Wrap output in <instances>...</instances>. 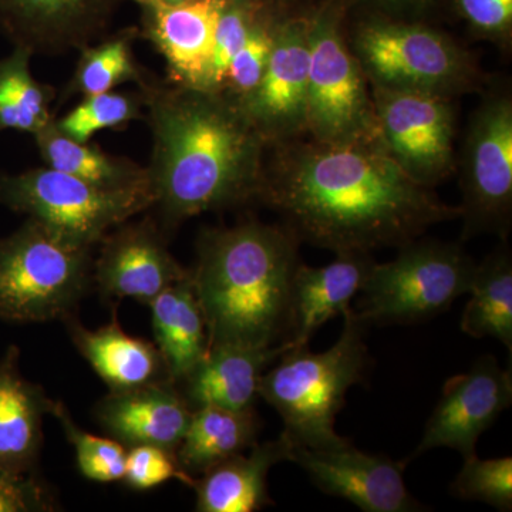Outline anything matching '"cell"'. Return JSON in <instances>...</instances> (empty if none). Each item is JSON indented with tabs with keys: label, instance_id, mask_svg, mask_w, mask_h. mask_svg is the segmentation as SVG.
<instances>
[{
	"label": "cell",
	"instance_id": "26",
	"mask_svg": "<svg viewBox=\"0 0 512 512\" xmlns=\"http://www.w3.org/2000/svg\"><path fill=\"white\" fill-rule=\"evenodd\" d=\"M259 429L254 407L247 410L198 407L192 410L190 424L175 454L188 474L202 476L222 461L254 446Z\"/></svg>",
	"mask_w": 512,
	"mask_h": 512
},
{
	"label": "cell",
	"instance_id": "6",
	"mask_svg": "<svg viewBox=\"0 0 512 512\" xmlns=\"http://www.w3.org/2000/svg\"><path fill=\"white\" fill-rule=\"evenodd\" d=\"M476 268L456 244L414 239L393 261L373 264L353 313L366 326L434 318L470 291Z\"/></svg>",
	"mask_w": 512,
	"mask_h": 512
},
{
	"label": "cell",
	"instance_id": "24",
	"mask_svg": "<svg viewBox=\"0 0 512 512\" xmlns=\"http://www.w3.org/2000/svg\"><path fill=\"white\" fill-rule=\"evenodd\" d=\"M157 349L171 382H183L208 353L207 326L191 272L150 303Z\"/></svg>",
	"mask_w": 512,
	"mask_h": 512
},
{
	"label": "cell",
	"instance_id": "12",
	"mask_svg": "<svg viewBox=\"0 0 512 512\" xmlns=\"http://www.w3.org/2000/svg\"><path fill=\"white\" fill-rule=\"evenodd\" d=\"M511 403V370H504L494 356L480 357L467 373L444 384L413 457L434 448H451L464 458L477 454L481 434Z\"/></svg>",
	"mask_w": 512,
	"mask_h": 512
},
{
	"label": "cell",
	"instance_id": "3",
	"mask_svg": "<svg viewBox=\"0 0 512 512\" xmlns=\"http://www.w3.org/2000/svg\"><path fill=\"white\" fill-rule=\"evenodd\" d=\"M298 245L285 225L259 221L202 232L197 264L190 272L208 349L272 348L289 339L292 281L301 264Z\"/></svg>",
	"mask_w": 512,
	"mask_h": 512
},
{
	"label": "cell",
	"instance_id": "33",
	"mask_svg": "<svg viewBox=\"0 0 512 512\" xmlns=\"http://www.w3.org/2000/svg\"><path fill=\"white\" fill-rule=\"evenodd\" d=\"M274 26L275 19L269 16L264 6L252 22L244 45L229 64L222 93L238 103L254 92L264 76L274 43Z\"/></svg>",
	"mask_w": 512,
	"mask_h": 512
},
{
	"label": "cell",
	"instance_id": "14",
	"mask_svg": "<svg viewBox=\"0 0 512 512\" xmlns=\"http://www.w3.org/2000/svg\"><path fill=\"white\" fill-rule=\"evenodd\" d=\"M308 86V20H275L264 76L239 106L268 144L278 143L306 130Z\"/></svg>",
	"mask_w": 512,
	"mask_h": 512
},
{
	"label": "cell",
	"instance_id": "37",
	"mask_svg": "<svg viewBox=\"0 0 512 512\" xmlns=\"http://www.w3.org/2000/svg\"><path fill=\"white\" fill-rule=\"evenodd\" d=\"M458 12L480 35L504 37L512 28V0H456Z\"/></svg>",
	"mask_w": 512,
	"mask_h": 512
},
{
	"label": "cell",
	"instance_id": "25",
	"mask_svg": "<svg viewBox=\"0 0 512 512\" xmlns=\"http://www.w3.org/2000/svg\"><path fill=\"white\" fill-rule=\"evenodd\" d=\"M33 138L46 167L63 171L104 190H151L147 167L130 158L113 156L90 141L79 143L64 136L57 130L55 119Z\"/></svg>",
	"mask_w": 512,
	"mask_h": 512
},
{
	"label": "cell",
	"instance_id": "30",
	"mask_svg": "<svg viewBox=\"0 0 512 512\" xmlns=\"http://www.w3.org/2000/svg\"><path fill=\"white\" fill-rule=\"evenodd\" d=\"M144 117V99L137 93L109 92L83 97L69 113L55 117V126L64 136L89 143L104 130H121Z\"/></svg>",
	"mask_w": 512,
	"mask_h": 512
},
{
	"label": "cell",
	"instance_id": "23",
	"mask_svg": "<svg viewBox=\"0 0 512 512\" xmlns=\"http://www.w3.org/2000/svg\"><path fill=\"white\" fill-rule=\"evenodd\" d=\"M67 325L76 348L113 392L173 383L160 350L146 340L127 335L119 323L97 330L84 329L72 319H67Z\"/></svg>",
	"mask_w": 512,
	"mask_h": 512
},
{
	"label": "cell",
	"instance_id": "31",
	"mask_svg": "<svg viewBox=\"0 0 512 512\" xmlns=\"http://www.w3.org/2000/svg\"><path fill=\"white\" fill-rule=\"evenodd\" d=\"M52 414L60 421L67 439L73 444L77 464L84 477L97 483L123 480L127 451L120 441L103 439L80 429L63 403L55 402Z\"/></svg>",
	"mask_w": 512,
	"mask_h": 512
},
{
	"label": "cell",
	"instance_id": "5",
	"mask_svg": "<svg viewBox=\"0 0 512 512\" xmlns=\"http://www.w3.org/2000/svg\"><path fill=\"white\" fill-rule=\"evenodd\" d=\"M90 251L33 218L0 238V318L23 323L69 316L89 281Z\"/></svg>",
	"mask_w": 512,
	"mask_h": 512
},
{
	"label": "cell",
	"instance_id": "7",
	"mask_svg": "<svg viewBox=\"0 0 512 512\" xmlns=\"http://www.w3.org/2000/svg\"><path fill=\"white\" fill-rule=\"evenodd\" d=\"M0 204L93 248L114 228L154 207L150 188L111 191L50 167L0 170Z\"/></svg>",
	"mask_w": 512,
	"mask_h": 512
},
{
	"label": "cell",
	"instance_id": "34",
	"mask_svg": "<svg viewBox=\"0 0 512 512\" xmlns=\"http://www.w3.org/2000/svg\"><path fill=\"white\" fill-rule=\"evenodd\" d=\"M262 8V0H225L215 30L211 92L224 90L229 64L244 45L249 28Z\"/></svg>",
	"mask_w": 512,
	"mask_h": 512
},
{
	"label": "cell",
	"instance_id": "28",
	"mask_svg": "<svg viewBox=\"0 0 512 512\" xmlns=\"http://www.w3.org/2000/svg\"><path fill=\"white\" fill-rule=\"evenodd\" d=\"M32 52L13 46L0 59V133L18 131L35 136L55 119L50 107L56 90L35 79L30 69Z\"/></svg>",
	"mask_w": 512,
	"mask_h": 512
},
{
	"label": "cell",
	"instance_id": "22",
	"mask_svg": "<svg viewBox=\"0 0 512 512\" xmlns=\"http://www.w3.org/2000/svg\"><path fill=\"white\" fill-rule=\"evenodd\" d=\"M53 400L23 379L19 350L10 346L0 360V466L30 473L42 447V421Z\"/></svg>",
	"mask_w": 512,
	"mask_h": 512
},
{
	"label": "cell",
	"instance_id": "9",
	"mask_svg": "<svg viewBox=\"0 0 512 512\" xmlns=\"http://www.w3.org/2000/svg\"><path fill=\"white\" fill-rule=\"evenodd\" d=\"M355 56L373 86L446 96L473 82V62L426 26L370 20L355 37Z\"/></svg>",
	"mask_w": 512,
	"mask_h": 512
},
{
	"label": "cell",
	"instance_id": "39",
	"mask_svg": "<svg viewBox=\"0 0 512 512\" xmlns=\"http://www.w3.org/2000/svg\"><path fill=\"white\" fill-rule=\"evenodd\" d=\"M138 6L143 5H164V6H175L181 5V3L190 2V0H133Z\"/></svg>",
	"mask_w": 512,
	"mask_h": 512
},
{
	"label": "cell",
	"instance_id": "38",
	"mask_svg": "<svg viewBox=\"0 0 512 512\" xmlns=\"http://www.w3.org/2000/svg\"><path fill=\"white\" fill-rule=\"evenodd\" d=\"M367 2L389 10H419L429 6L433 0H367Z\"/></svg>",
	"mask_w": 512,
	"mask_h": 512
},
{
	"label": "cell",
	"instance_id": "4",
	"mask_svg": "<svg viewBox=\"0 0 512 512\" xmlns=\"http://www.w3.org/2000/svg\"><path fill=\"white\" fill-rule=\"evenodd\" d=\"M342 316V335L332 348L320 353L309 345L286 349L259 382V397L282 417V433L295 446L333 450L352 444L336 433L335 421L350 387L365 377L369 350L365 323L352 308Z\"/></svg>",
	"mask_w": 512,
	"mask_h": 512
},
{
	"label": "cell",
	"instance_id": "29",
	"mask_svg": "<svg viewBox=\"0 0 512 512\" xmlns=\"http://www.w3.org/2000/svg\"><path fill=\"white\" fill-rule=\"evenodd\" d=\"M138 36L140 30L124 29L82 47L72 79L64 90V99L114 92L126 83L140 87L146 82L150 74L138 64L133 50Z\"/></svg>",
	"mask_w": 512,
	"mask_h": 512
},
{
	"label": "cell",
	"instance_id": "21",
	"mask_svg": "<svg viewBox=\"0 0 512 512\" xmlns=\"http://www.w3.org/2000/svg\"><path fill=\"white\" fill-rule=\"evenodd\" d=\"M292 443L284 433L276 440L254 444L251 453L235 454L195 480L197 511L254 512L274 505L268 474L275 464L291 461Z\"/></svg>",
	"mask_w": 512,
	"mask_h": 512
},
{
	"label": "cell",
	"instance_id": "8",
	"mask_svg": "<svg viewBox=\"0 0 512 512\" xmlns=\"http://www.w3.org/2000/svg\"><path fill=\"white\" fill-rule=\"evenodd\" d=\"M309 86L306 128L319 143L379 137L366 76L342 33V9L328 3L308 19Z\"/></svg>",
	"mask_w": 512,
	"mask_h": 512
},
{
	"label": "cell",
	"instance_id": "18",
	"mask_svg": "<svg viewBox=\"0 0 512 512\" xmlns=\"http://www.w3.org/2000/svg\"><path fill=\"white\" fill-rule=\"evenodd\" d=\"M96 414L101 426L121 444H151L175 451L190 424L192 409L168 382L113 392L101 400Z\"/></svg>",
	"mask_w": 512,
	"mask_h": 512
},
{
	"label": "cell",
	"instance_id": "27",
	"mask_svg": "<svg viewBox=\"0 0 512 512\" xmlns=\"http://www.w3.org/2000/svg\"><path fill=\"white\" fill-rule=\"evenodd\" d=\"M461 330L474 339L494 338L512 352V261L507 248L488 256L474 272Z\"/></svg>",
	"mask_w": 512,
	"mask_h": 512
},
{
	"label": "cell",
	"instance_id": "10",
	"mask_svg": "<svg viewBox=\"0 0 512 512\" xmlns=\"http://www.w3.org/2000/svg\"><path fill=\"white\" fill-rule=\"evenodd\" d=\"M464 237L507 234L512 208V101L491 97L474 114L464 150Z\"/></svg>",
	"mask_w": 512,
	"mask_h": 512
},
{
	"label": "cell",
	"instance_id": "17",
	"mask_svg": "<svg viewBox=\"0 0 512 512\" xmlns=\"http://www.w3.org/2000/svg\"><path fill=\"white\" fill-rule=\"evenodd\" d=\"M225 0L143 5L141 32L165 62L168 82L210 90L215 30Z\"/></svg>",
	"mask_w": 512,
	"mask_h": 512
},
{
	"label": "cell",
	"instance_id": "35",
	"mask_svg": "<svg viewBox=\"0 0 512 512\" xmlns=\"http://www.w3.org/2000/svg\"><path fill=\"white\" fill-rule=\"evenodd\" d=\"M123 480L136 490H150L170 480L194 487L195 478L181 467L175 451L151 444L130 447Z\"/></svg>",
	"mask_w": 512,
	"mask_h": 512
},
{
	"label": "cell",
	"instance_id": "16",
	"mask_svg": "<svg viewBox=\"0 0 512 512\" xmlns=\"http://www.w3.org/2000/svg\"><path fill=\"white\" fill-rule=\"evenodd\" d=\"M100 244L96 281L111 298H133L150 305L168 286L190 275L170 254L150 218L136 224L124 222Z\"/></svg>",
	"mask_w": 512,
	"mask_h": 512
},
{
	"label": "cell",
	"instance_id": "11",
	"mask_svg": "<svg viewBox=\"0 0 512 512\" xmlns=\"http://www.w3.org/2000/svg\"><path fill=\"white\" fill-rule=\"evenodd\" d=\"M373 87L383 146L417 183H439L453 168L454 116L447 97Z\"/></svg>",
	"mask_w": 512,
	"mask_h": 512
},
{
	"label": "cell",
	"instance_id": "1",
	"mask_svg": "<svg viewBox=\"0 0 512 512\" xmlns=\"http://www.w3.org/2000/svg\"><path fill=\"white\" fill-rule=\"evenodd\" d=\"M259 200L281 214L299 242L338 255L400 248L461 217L460 208L410 177L380 137L286 147L265 165Z\"/></svg>",
	"mask_w": 512,
	"mask_h": 512
},
{
	"label": "cell",
	"instance_id": "13",
	"mask_svg": "<svg viewBox=\"0 0 512 512\" xmlns=\"http://www.w3.org/2000/svg\"><path fill=\"white\" fill-rule=\"evenodd\" d=\"M291 461L306 471L320 491L345 498L362 511H426L404 483L407 460L363 453L349 444L333 450L293 446Z\"/></svg>",
	"mask_w": 512,
	"mask_h": 512
},
{
	"label": "cell",
	"instance_id": "19",
	"mask_svg": "<svg viewBox=\"0 0 512 512\" xmlns=\"http://www.w3.org/2000/svg\"><path fill=\"white\" fill-rule=\"evenodd\" d=\"M373 261L369 254H339L320 268L298 265L292 281V330L289 349L309 345V340L326 322L343 315L362 291Z\"/></svg>",
	"mask_w": 512,
	"mask_h": 512
},
{
	"label": "cell",
	"instance_id": "32",
	"mask_svg": "<svg viewBox=\"0 0 512 512\" xmlns=\"http://www.w3.org/2000/svg\"><path fill=\"white\" fill-rule=\"evenodd\" d=\"M453 497L481 501L501 511L512 510V458H464V466L450 487Z\"/></svg>",
	"mask_w": 512,
	"mask_h": 512
},
{
	"label": "cell",
	"instance_id": "15",
	"mask_svg": "<svg viewBox=\"0 0 512 512\" xmlns=\"http://www.w3.org/2000/svg\"><path fill=\"white\" fill-rule=\"evenodd\" d=\"M121 0H0V32L33 55H62L106 35Z\"/></svg>",
	"mask_w": 512,
	"mask_h": 512
},
{
	"label": "cell",
	"instance_id": "20",
	"mask_svg": "<svg viewBox=\"0 0 512 512\" xmlns=\"http://www.w3.org/2000/svg\"><path fill=\"white\" fill-rule=\"evenodd\" d=\"M286 349V342L272 348L221 345L208 349L204 359L183 380L185 400L192 410L204 406L252 409L266 367Z\"/></svg>",
	"mask_w": 512,
	"mask_h": 512
},
{
	"label": "cell",
	"instance_id": "2",
	"mask_svg": "<svg viewBox=\"0 0 512 512\" xmlns=\"http://www.w3.org/2000/svg\"><path fill=\"white\" fill-rule=\"evenodd\" d=\"M138 90L153 140V208L168 224L259 200L268 141L238 101L151 74Z\"/></svg>",
	"mask_w": 512,
	"mask_h": 512
},
{
	"label": "cell",
	"instance_id": "36",
	"mask_svg": "<svg viewBox=\"0 0 512 512\" xmlns=\"http://www.w3.org/2000/svg\"><path fill=\"white\" fill-rule=\"evenodd\" d=\"M55 510L52 495L32 473L0 466V512Z\"/></svg>",
	"mask_w": 512,
	"mask_h": 512
}]
</instances>
